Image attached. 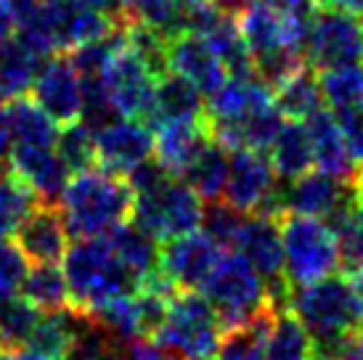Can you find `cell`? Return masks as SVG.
I'll return each instance as SVG.
<instances>
[{"instance_id": "cell-1", "label": "cell", "mask_w": 363, "mask_h": 360, "mask_svg": "<svg viewBox=\"0 0 363 360\" xmlns=\"http://www.w3.org/2000/svg\"><path fill=\"white\" fill-rule=\"evenodd\" d=\"M130 183L120 175L106 170H82L64 186L59 196V207L64 223L72 236L77 239H96L133 218Z\"/></svg>"}, {"instance_id": "cell-2", "label": "cell", "mask_w": 363, "mask_h": 360, "mask_svg": "<svg viewBox=\"0 0 363 360\" xmlns=\"http://www.w3.org/2000/svg\"><path fill=\"white\" fill-rule=\"evenodd\" d=\"M289 310L311 331L315 360H332L345 347V342L363 329L350 283L337 273L308 286H297L289 300Z\"/></svg>"}, {"instance_id": "cell-3", "label": "cell", "mask_w": 363, "mask_h": 360, "mask_svg": "<svg viewBox=\"0 0 363 360\" xmlns=\"http://www.w3.org/2000/svg\"><path fill=\"white\" fill-rule=\"evenodd\" d=\"M64 276L69 283V308L77 313H91L96 305L135 291L138 279L111 252L109 241L77 239L64 254Z\"/></svg>"}, {"instance_id": "cell-4", "label": "cell", "mask_w": 363, "mask_h": 360, "mask_svg": "<svg viewBox=\"0 0 363 360\" xmlns=\"http://www.w3.org/2000/svg\"><path fill=\"white\" fill-rule=\"evenodd\" d=\"M279 228L284 241V273L292 289L329 279L342 268L340 239L326 220L284 212Z\"/></svg>"}, {"instance_id": "cell-5", "label": "cell", "mask_w": 363, "mask_h": 360, "mask_svg": "<svg viewBox=\"0 0 363 360\" xmlns=\"http://www.w3.org/2000/svg\"><path fill=\"white\" fill-rule=\"evenodd\" d=\"M223 323L204 294L178 289L172 294L167 318L152 342L181 355L183 360H218Z\"/></svg>"}, {"instance_id": "cell-6", "label": "cell", "mask_w": 363, "mask_h": 360, "mask_svg": "<svg viewBox=\"0 0 363 360\" xmlns=\"http://www.w3.org/2000/svg\"><path fill=\"white\" fill-rule=\"evenodd\" d=\"M202 294L215 308L223 329L236 326L242 320L252 318L255 313L271 308L262 276L247 262L244 254L233 249L220 254L218 265L202 283Z\"/></svg>"}, {"instance_id": "cell-7", "label": "cell", "mask_w": 363, "mask_h": 360, "mask_svg": "<svg viewBox=\"0 0 363 360\" xmlns=\"http://www.w3.org/2000/svg\"><path fill=\"white\" fill-rule=\"evenodd\" d=\"M204 199L186 180L167 178L162 186L135 193L130 220L143 228L149 236L164 244L170 239L194 233L202 228Z\"/></svg>"}, {"instance_id": "cell-8", "label": "cell", "mask_w": 363, "mask_h": 360, "mask_svg": "<svg viewBox=\"0 0 363 360\" xmlns=\"http://www.w3.org/2000/svg\"><path fill=\"white\" fill-rule=\"evenodd\" d=\"M223 201L244 215H271L281 218V189L271 159L262 151L236 149L228 159V178L223 189Z\"/></svg>"}, {"instance_id": "cell-9", "label": "cell", "mask_w": 363, "mask_h": 360, "mask_svg": "<svg viewBox=\"0 0 363 360\" xmlns=\"http://www.w3.org/2000/svg\"><path fill=\"white\" fill-rule=\"evenodd\" d=\"M305 61L313 69H337L363 61V21L355 13L318 9L305 40Z\"/></svg>"}, {"instance_id": "cell-10", "label": "cell", "mask_w": 363, "mask_h": 360, "mask_svg": "<svg viewBox=\"0 0 363 360\" xmlns=\"http://www.w3.org/2000/svg\"><path fill=\"white\" fill-rule=\"evenodd\" d=\"M99 80L120 117L146 122L149 109H152L154 88H157V74L143 64L135 50L125 45V38Z\"/></svg>"}, {"instance_id": "cell-11", "label": "cell", "mask_w": 363, "mask_h": 360, "mask_svg": "<svg viewBox=\"0 0 363 360\" xmlns=\"http://www.w3.org/2000/svg\"><path fill=\"white\" fill-rule=\"evenodd\" d=\"M154 154V135L143 120L117 117L96 133V164L101 170L128 178Z\"/></svg>"}, {"instance_id": "cell-12", "label": "cell", "mask_w": 363, "mask_h": 360, "mask_svg": "<svg viewBox=\"0 0 363 360\" xmlns=\"http://www.w3.org/2000/svg\"><path fill=\"white\" fill-rule=\"evenodd\" d=\"M32 99L38 101L61 128L80 122L85 90H82L80 72L72 67L69 56L53 53L43 61L40 72L32 82Z\"/></svg>"}, {"instance_id": "cell-13", "label": "cell", "mask_w": 363, "mask_h": 360, "mask_svg": "<svg viewBox=\"0 0 363 360\" xmlns=\"http://www.w3.org/2000/svg\"><path fill=\"white\" fill-rule=\"evenodd\" d=\"M220 254L223 249L204 230H194L162 244L160 270L175 283V289H202Z\"/></svg>"}, {"instance_id": "cell-14", "label": "cell", "mask_w": 363, "mask_h": 360, "mask_svg": "<svg viewBox=\"0 0 363 360\" xmlns=\"http://www.w3.org/2000/svg\"><path fill=\"white\" fill-rule=\"evenodd\" d=\"M236 21H239V30H242V38L252 59H260L279 48H297L305 53V40H308L311 27H300L289 21L268 0L247 3L244 9L236 11Z\"/></svg>"}, {"instance_id": "cell-15", "label": "cell", "mask_w": 363, "mask_h": 360, "mask_svg": "<svg viewBox=\"0 0 363 360\" xmlns=\"http://www.w3.org/2000/svg\"><path fill=\"white\" fill-rule=\"evenodd\" d=\"M9 170L43 204H53L59 199L72 175L53 146H21V143H13V149H11Z\"/></svg>"}, {"instance_id": "cell-16", "label": "cell", "mask_w": 363, "mask_h": 360, "mask_svg": "<svg viewBox=\"0 0 363 360\" xmlns=\"http://www.w3.org/2000/svg\"><path fill=\"white\" fill-rule=\"evenodd\" d=\"M167 64L170 72L181 74L202 90V96H212L228 80V72L218 59L212 45L196 32H178L167 40Z\"/></svg>"}, {"instance_id": "cell-17", "label": "cell", "mask_w": 363, "mask_h": 360, "mask_svg": "<svg viewBox=\"0 0 363 360\" xmlns=\"http://www.w3.org/2000/svg\"><path fill=\"white\" fill-rule=\"evenodd\" d=\"M16 244L24 252V257L38 265V262H61L69 249V228L53 204L38 201L30 210V215L21 220L16 228Z\"/></svg>"}, {"instance_id": "cell-18", "label": "cell", "mask_w": 363, "mask_h": 360, "mask_svg": "<svg viewBox=\"0 0 363 360\" xmlns=\"http://www.w3.org/2000/svg\"><path fill=\"white\" fill-rule=\"evenodd\" d=\"M286 183L289 186L281 189V215L292 212V215H308L321 220H326L353 191V183L326 175L321 170H308L305 175Z\"/></svg>"}, {"instance_id": "cell-19", "label": "cell", "mask_w": 363, "mask_h": 360, "mask_svg": "<svg viewBox=\"0 0 363 360\" xmlns=\"http://www.w3.org/2000/svg\"><path fill=\"white\" fill-rule=\"evenodd\" d=\"M308 135L313 146V164L326 175H334L340 180L353 183L358 178V162L350 157V149L345 143V135L340 130V122L334 117V111L318 109L305 120Z\"/></svg>"}, {"instance_id": "cell-20", "label": "cell", "mask_w": 363, "mask_h": 360, "mask_svg": "<svg viewBox=\"0 0 363 360\" xmlns=\"http://www.w3.org/2000/svg\"><path fill=\"white\" fill-rule=\"evenodd\" d=\"M157 130L160 133L154 140V154H157L154 159L175 178H183V172L191 167L204 146L215 138L207 117L191 122H170V125H162Z\"/></svg>"}, {"instance_id": "cell-21", "label": "cell", "mask_w": 363, "mask_h": 360, "mask_svg": "<svg viewBox=\"0 0 363 360\" xmlns=\"http://www.w3.org/2000/svg\"><path fill=\"white\" fill-rule=\"evenodd\" d=\"M207 117V106H204L202 90L191 85V82L167 72L157 80L152 99V109L146 117L149 128H162L170 122H191V120H204Z\"/></svg>"}, {"instance_id": "cell-22", "label": "cell", "mask_w": 363, "mask_h": 360, "mask_svg": "<svg viewBox=\"0 0 363 360\" xmlns=\"http://www.w3.org/2000/svg\"><path fill=\"white\" fill-rule=\"evenodd\" d=\"M273 103V90L257 77V74H244V77H228L220 90H215L207 103V122L210 125H228L239 122L244 117L255 114L262 106Z\"/></svg>"}, {"instance_id": "cell-23", "label": "cell", "mask_w": 363, "mask_h": 360, "mask_svg": "<svg viewBox=\"0 0 363 360\" xmlns=\"http://www.w3.org/2000/svg\"><path fill=\"white\" fill-rule=\"evenodd\" d=\"M45 59L48 56L13 32V38L0 48V101L27 96Z\"/></svg>"}, {"instance_id": "cell-24", "label": "cell", "mask_w": 363, "mask_h": 360, "mask_svg": "<svg viewBox=\"0 0 363 360\" xmlns=\"http://www.w3.org/2000/svg\"><path fill=\"white\" fill-rule=\"evenodd\" d=\"M271 164L281 180H294L313 167V146L305 122L284 120L281 130L271 143Z\"/></svg>"}, {"instance_id": "cell-25", "label": "cell", "mask_w": 363, "mask_h": 360, "mask_svg": "<svg viewBox=\"0 0 363 360\" xmlns=\"http://www.w3.org/2000/svg\"><path fill=\"white\" fill-rule=\"evenodd\" d=\"M273 315L276 310L265 308L255 313L252 318L223 329L218 360H265V344H268Z\"/></svg>"}, {"instance_id": "cell-26", "label": "cell", "mask_w": 363, "mask_h": 360, "mask_svg": "<svg viewBox=\"0 0 363 360\" xmlns=\"http://www.w3.org/2000/svg\"><path fill=\"white\" fill-rule=\"evenodd\" d=\"M111 252L120 257V262L130 270L135 279L141 281L146 273L160 268V241L149 236L135 223H122L106 233Z\"/></svg>"}, {"instance_id": "cell-27", "label": "cell", "mask_w": 363, "mask_h": 360, "mask_svg": "<svg viewBox=\"0 0 363 360\" xmlns=\"http://www.w3.org/2000/svg\"><path fill=\"white\" fill-rule=\"evenodd\" d=\"M40 313H61L69 308V283L59 262H38L27 270L19 291Z\"/></svg>"}, {"instance_id": "cell-28", "label": "cell", "mask_w": 363, "mask_h": 360, "mask_svg": "<svg viewBox=\"0 0 363 360\" xmlns=\"http://www.w3.org/2000/svg\"><path fill=\"white\" fill-rule=\"evenodd\" d=\"M265 360H315V342L289 308L276 310L265 344Z\"/></svg>"}, {"instance_id": "cell-29", "label": "cell", "mask_w": 363, "mask_h": 360, "mask_svg": "<svg viewBox=\"0 0 363 360\" xmlns=\"http://www.w3.org/2000/svg\"><path fill=\"white\" fill-rule=\"evenodd\" d=\"M13 143L21 146H56L61 125L35 99L19 96L9 103Z\"/></svg>"}, {"instance_id": "cell-30", "label": "cell", "mask_w": 363, "mask_h": 360, "mask_svg": "<svg viewBox=\"0 0 363 360\" xmlns=\"http://www.w3.org/2000/svg\"><path fill=\"white\" fill-rule=\"evenodd\" d=\"M273 103L284 114V120L305 122L311 114L323 109L321 82L311 72V67H303L289 80H284L279 88H273Z\"/></svg>"}, {"instance_id": "cell-31", "label": "cell", "mask_w": 363, "mask_h": 360, "mask_svg": "<svg viewBox=\"0 0 363 360\" xmlns=\"http://www.w3.org/2000/svg\"><path fill=\"white\" fill-rule=\"evenodd\" d=\"M228 159H231L228 149L212 138L202 149V154L194 159L191 167L183 172L181 180H186L204 201L223 199V189L228 178Z\"/></svg>"}, {"instance_id": "cell-32", "label": "cell", "mask_w": 363, "mask_h": 360, "mask_svg": "<svg viewBox=\"0 0 363 360\" xmlns=\"http://www.w3.org/2000/svg\"><path fill=\"white\" fill-rule=\"evenodd\" d=\"M326 223L334 228L337 239H340V249H342V265L347 270L361 268L363 265V201L358 193L347 196V199L334 210V215L326 218Z\"/></svg>"}, {"instance_id": "cell-33", "label": "cell", "mask_w": 363, "mask_h": 360, "mask_svg": "<svg viewBox=\"0 0 363 360\" xmlns=\"http://www.w3.org/2000/svg\"><path fill=\"white\" fill-rule=\"evenodd\" d=\"M318 82H321L323 103H329L332 111L363 109V61L337 69H323L318 74Z\"/></svg>"}, {"instance_id": "cell-34", "label": "cell", "mask_w": 363, "mask_h": 360, "mask_svg": "<svg viewBox=\"0 0 363 360\" xmlns=\"http://www.w3.org/2000/svg\"><path fill=\"white\" fill-rule=\"evenodd\" d=\"M88 315H91L96 323H101L111 337H117L120 342H125V344L141 339V318H138L135 291L117 294V297H111V300L101 302V305H96Z\"/></svg>"}, {"instance_id": "cell-35", "label": "cell", "mask_w": 363, "mask_h": 360, "mask_svg": "<svg viewBox=\"0 0 363 360\" xmlns=\"http://www.w3.org/2000/svg\"><path fill=\"white\" fill-rule=\"evenodd\" d=\"M38 320H40V310L21 294L0 300V344L9 350H21L30 342Z\"/></svg>"}, {"instance_id": "cell-36", "label": "cell", "mask_w": 363, "mask_h": 360, "mask_svg": "<svg viewBox=\"0 0 363 360\" xmlns=\"http://www.w3.org/2000/svg\"><path fill=\"white\" fill-rule=\"evenodd\" d=\"M53 149L59 151V157L69 167V172L91 170L96 164V133L85 122L64 125L59 130V138H56Z\"/></svg>"}, {"instance_id": "cell-37", "label": "cell", "mask_w": 363, "mask_h": 360, "mask_svg": "<svg viewBox=\"0 0 363 360\" xmlns=\"http://www.w3.org/2000/svg\"><path fill=\"white\" fill-rule=\"evenodd\" d=\"M244 220H247L244 212L233 210L228 201L218 199L204 207L202 230L220 249H236V241H239V233L244 228Z\"/></svg>"}, {"instance_id": "cell-38", "label": "cell", "mask_w": 363, "mask_h": 360, "mask_svg": "<svg viewBox=\"0 0 363 360\" xmlns=\"http://www.w3.org/2000/svg\"><path fill=\"white\" fill-rule=\"evenodd\" d=\"M27 270H30V260L24 257L19 244L0 239V300L19 294Z\"/></svg>"}, {"instance_id": "cell-39", "label": "cell", "mask_w": 363, "mask_h": 360, "mask_svg": "<svg viewBox=\"0 0 363 360\" xmlns=\"http://www.w3.org/2000/svg\"><path fill=\"white\" fill-rule=\"evenodd\" d=\"M334 117L340 122V130L350 149V157L358 162V167H363V109L334 111Z\"/></svg>"}, {"instance_id": "cell-40", "label": "cell", "mask_w": 363, "mask_h": 360, "mask_svg": "<svg viewBox=\"0 0 363 360\" xmlns=\"http://www.w3.org/2000/svg\"><path fill=\"white\" fill-rule=\"evenodd\" d=\"M273 9L279 11L281 16H286L289 21L300 24V27H311L313 16L318 11V3L315 0H268Z\"/></svg>"}, {"instance_id": "cell-41", "label": "cell", "mask_w": 363, "mask_h": 360, "mask_svg": "<svg viewBox=\"0 0 363 360\" xmlns=\"http://www.w3.org/2000/svg\"><path fill=\"white\" fill-rule=\"evenodd\" d=\"M130 360H183V358L152 339H138V342H130Z\"/></svg>"}, {"instance_id": "cell-42", "label": "cell", "mask_w": 363, "mask_h": 360, "mask_svg": "<svg viewBox=\"0 0 363 360\" xmlns=\"http://www.w3.org/2000/svg\"><path fill=\"white\" fill-rule=\"evenodd\" d=\"M11 149H13V133H11L9 103L0 101V164H9Z\"/></svg>"}, {"instance_id": "cell-43", "label": "cell", "mask_w": 363, "mask_h": 360, "mask_svg": "<svg viewBox=\"0 0 363 360\" xmlns=\"http://www.w3.org/2000/svg\"><path fill=\"white\" fill-rule=\"evenodd\" d=\"M80 6H88V9H96L101 13H109L114 19H128V3L125 0H77Z\"/></svg>"}, {"instance_id": "cell-44", "label": "cell", "mask_w": 363, "mask_h": 360, "mask_svg": "<svg viewBox=\"0 0 363 360\" xmlns=\"http://www.w3.org/2000/svg\"><path fill=\"white\" fill-rule=\"evenodd\" d=\"M16 32V19L11 11V0H0V48L13 38Z\"/></svg>"}, {"instance_id": "cell-45", "label": "cell", "mask_w": 363, "mask_h": 360, "mask_svg": "<svg viewBox=\"0 0 363 360\" xmlns=\"http://www.w3.org/2000/svg\"><path fill=\"white\" fill-rule=\"evenodd\" d=\"M345 279H347V283H350V294H353L355 310H358L361 323H363V265L361 268H350Z\"/></svg>"}, {"instance_id": "cell-46", "label": "cell", "mask_w": 363, "mask_h": 360, "mask_svg": "<svg viewBox=\"0 0 363 360\" xmlns=\"http://www.w3.org/2000/svg\"><path fill=\"white\" fill-rule=\"evenodd\" d=\"M332 360H363V329L345 342V347Z\"/></svg>"}, {"instance_id": "cell-47", "label": "cell", "mask_w": 363, "mask_h": 360, "mask_svg": "<svg viewBox=\"0 0 363 360\" xmlns=\"http://www.w3.org/2000/svg\"><path fill=\"white\" fill-rule=\"evenodd\" d=\"M315 3H318V9L345 11V13L363 16V0H315Z\"/></svg>"}, {"instance_id": "cell-48", "label": "cell", "mask_w": 363, "mask_h": 360, "mask_svg": "<svg viewBox=\"0 0 363 360\" xmlns=\"http://www.w3.org/2000/svg\"><path fill=\"white\" fill-rule=\"evenodd\" d=\"M16 360H67L64 355H53V352H43L35 347H21L16 352Z\"/></svg>"}, {"instance_id": "cell-49", "label": "cell", "mask_w": 363, "mask_h": 360, "mask_svg": "<svg viewBox=\"0 0 363 360\" xmlns=\"http://www.w3.org/2000/svg\"><path fill=\"white\" fill-rule=\"evenodd\" d=\"M218 3H220L223 9H228V11H233V13H236L239 9H244L247 3H255V0H218Z\"/></svg>"}, {"instance_id": "cell-50", "label": "cell", "mask_w": 363, "mask_h": 360, "mask_svg": "<svg viewBox=\"0 0 363 360\" xmlns=\"http://www.w3.org/2000/svg\"><path fill=\"white\" fill-rule=\"evenodd\" d=\"M0 360H16V352L9 350V347H3V344H0Z\"/></svg>"}, {"instance_id": "cell-51", "label": "cell", "mask_w": 363, "mask_h": 360, "mask_svg": "<svg viewBox=\"0 0 363 360\" xmlns=\"http://www.w3.org/2000/svg\"><path fill=\"white\" fill-rule=\"evenodd\" d=\"M125 3H128V11H130L133 6H135V3H138V0H125Z\"/></svg>"}, {"instance_id": "cell-52", "label": "cell", "mask_w": 363, "mask_h": 360, "mask_svg": "<svg viewBox=\"0 0 363 360\" xmlns=\"http://www.w3.org/2000/svg\"><path fill=\"white\" fill-rule=\"evenodd\" d=\"M358 172H361V175H363V167H361V170H358Z\"/></svg>"}]
</instances>
